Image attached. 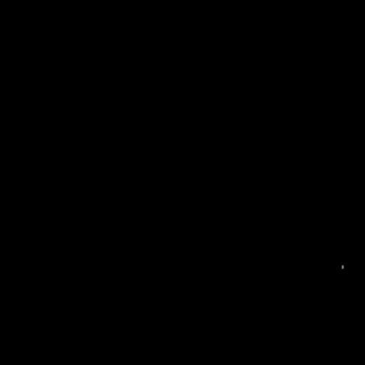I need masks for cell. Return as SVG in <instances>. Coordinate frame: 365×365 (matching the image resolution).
<instances>
[{"label": "cell", "mask_w": 365, "mask_h": 365, "mask_svg": "<svg viewBox=\"0 0 365 365\" xmlns=\"http://www.w3.org/2000/svg\"><path fill=\"white\" fill-rule=\"evenodd\" d=\"M0 152H2V139H0Z\"/></svg>", "instance_id": "6da1fadb"}]
</instances>
